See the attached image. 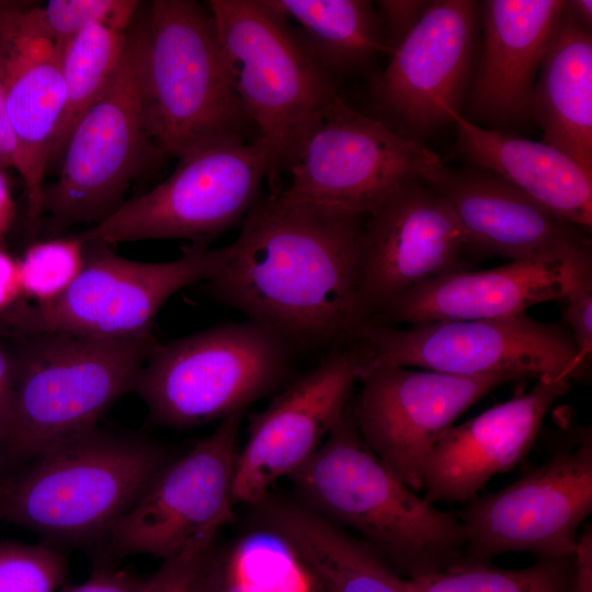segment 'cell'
<instances>
[{
  "label": "cell",
  "instance_id": "obj_40",
  "mask_svg": "<svg viewBox=\"0 0 592 592\" xmlns=\"http://www.w3.org/2000/svg\"><path fill=\"white\" fill-rule=\"evenodd\" d=\"M22 297L18 260L0 248V317Z\"/></svg>",
  "mask_w": 592,
  "mask_h": 592
},
{
  "label": "cell",
  "instance_id": "obj_28",
  "mask_svg": "<svg viewBox=\"0 0 592 592\" xmlns=\"http://www.w3.org/2000/svg\"><path fill=\"white\" fill-rule=\"evenodd\" d=\"M126 33L107 25H93L62 49L65 105L50 143L48 170L59 167L75 127L114 79L124 53Z\"/></svg>",
  "mask_w": 592,
  "mask_h": 592
},
{
  "label": "cell",
  "instance_id": "obj_34",
  "mask_svg": "<svg viewBox=\"0 0 592 592\" xmlns=\"http://www.w3.org/2000/svg\"><path fill=\"white\" fill-rule=\"evenodd\" d=\"M562 323L577 351V363L584 375L592 355V276L574 285L561 299Z\"/></svg>",
  "mask_w": 592,
  "mask_h": 592
},
{
  "label": "cell",
  "instance_id": "obj_37",
  "mask_svg": "<svg viewBox=\"0 0 592 592\" xmlns=\"http://www.w3.org/2000/svg\"><path fill=\"white\" fill-rule=\"evenodd\" d=\"M148 584L149 578L144 579L126 570L100 565L87 581L65 584L60 592H147Z\"/></svg>",
  "mask_w": 592,
  "mask_h": 592
},
{
  "label": "cell",
  "instance_id": "obj_14",
  "mask_svg": "<svg viewBox=\"0 0 592 592\" xmlns=\"http://www.w3.org/2000/svg\"><path fill=\"white\" fill-rule=\"evenodd\" d=\"M244 412L230 414L172 459L104 538L112 558H169L193 540L217 535L232 520L237 435Z\"/></svg>",
  "mask_w": 592,
  "mask_h": 592
},
{
  "label": "cell",
  "instance_id": "obj_43",
  "mask_svg": "<svg viewBox=\"0 0 592 592\" xmlns=\"http://www.w3.org/2000/svg\"><path fill=\"white\" fill-rule=\"evenodd\" d=\"M13 217L14 202L3 170H0V238L9 229Z\"/></svg>",
  "mask_w": 592,
  "mask_h": 592
},
{
  "label": "cell",
  "instance_id": "obj_2",
  "mask_svg": "<svg viewBox=\"0 0 592 592\" xmlns=\"http://www.w3.org/2000/svg\"><path fill=\"white\" fill-rule=\"evenodd\" d=\"M301 504L360 533L400 578L463 559L466 530L409 488L362 439L352 403L312 456L288 477Z\"/></svg>",
  "mask_w": 592,
  "mask_h": 592
},
{
  "label": "cell",
  "instance_id": "obj_5",
  "mask_svg": "<svg viewBox=\"0 0 592 592\" xmlns=\"http://www.w3.org/2000/svg\"><path fill=\"white\" fill-rule=\"evenodd\" d=\"M229 82L270 147L277 177L340 96L292 23L270 0H209Z\"/></svg>",
  "mask_w": 592,
  "mask_h": 592
},
{
  "label": "cell",
  "instance_id": "obj_23",
  "mask_svg": "<svg viewBox=\"0 0 592 592\" xmlns=\"http://www.w3.org/2000/svg\"><path fill=\"white\" fill-rule=\"evenodd\" d=\"M430 185L478 254L511 261L545 255L592 258L587 230L557 217L492 172L445 168Z\"/></svg>",
  "mask_w": 592,
  "mask_h": 592
},
{
  "label": "cell",
  "instance_id": "obj_15",
  "mask_svg": "<svg viewBox=\"0 0 592 592\" xmlns=\"http://www.w3.org/2000/svg\"><path fill=\"white\" fill-rule=\"evenodd\" d=\"M523 378L511 373L459 376L403 366L367 368L352 403L366 445L409 488L423 487L426 457L442 433L496 388Z\"/></svg>",
  "mask_w": 592,
  "mask_h": 592
},
{
  "label": "cell",
  "instance_id": "obj_9",
  "mask_svg": "<svg viewBox=\"0 0 592 592\" xmlns=\"http://www.w3.org/2000/svg\"><path fill=\"white\" fill-rule=\"evenodd\" d=\"M178 159L162 182L77 237L106 246L150 239L209 244L243 223L265 179H278L273 153L260 137L204 144Z\"/></svg>",
  "mask_w": 592,
  "mask_h": 592
},
{
  "label": "cell",
  "instance_id": "obj_8",
  "mask_svg": "<svg viewBox=\"0 0 592 592\" xmlns=\"http://www.w3.org/2000/svg\"><path fill=\"white\" fill-rule=\"evenodd\" d=\"M146 13L130 24L110 87L83 115L66 145L55 182L44 186L42 210L53 229L96 224L125 201L129 185L166 157L146 123L143 59Z\"/></svg>",
  "mask_w": 592,
  "mask_h": 592
},
{
  "label": "cell",
  "instance_id": "obj_39",
  "mask_svg": "<svg viewBox=\"0 0 592 592\" xmlns=\"http://www.w3.org/2000/svg\"><path fill=\"white\" fill-rule=\"evenodd\" d=\"M572 591L592 592V527L585 526L574 546Z\"/></svg>",
  "mask_w": 592,
  "mask_h": 592
},
{
  "label": "cell",
  "instance_id": "obj_11",
  "mask_svg": "<svg viewBox=\"0 0 592 592\" xmlns=\"http://www.w3.org/2000/svg\"><path fill=\"white\" fill-rule=\"evenodd\" d=\"M353 342L361 351L363 372L403 366L459 376L511 373L523 378L563 377L571 382L585 376L563 323L544 322L526 312L405 328L369 322Z\"/></svg>",
  "mask_w": 592,
  "mask_h": 592
},
{
  "label": "cell",
  "instance_id": "obj_4",
  "mask_svg": "<svg viewBox=\"0 0 592 592\" xmlns=\"http://www.w3.org/2000/svg\"><path fill=\"white\" fill-rule=\"evenodd\" d=\"M16 384L2 467L19 469L50 447L96 426L134 391L152 334L101 338L71 333L20 337Z\"/></svg>",
  "mask_w": 592,
  "mask_h": 592
},
{
  "label": "cell",
  "instance_id": "obj_10",
  "mask_svg": "<svg viewBox=\"0 0 592 592\" xmlns=\"http://www.w3.org/2000/svg\"><path fill=\"white\" fill-rule=\"evenodd\" d=\"M84 263L57 297L16 305L0 323L19 337L71 333L101 338L151 334L164 303L181 288L214 276L229 258V244L192 243L166 262H141L109 246L84 243Z\"/></svg>",
  "mask_w": 592,
  "mask_h": 592
},
{
  "label": "cell",
  "instance_id": "obj_13",
  "mask_svg": "<svg viewBox=\"0 0 592 592\" xmlns=\"http://www.w3.org/2000/svg\"><path fill=\"white\" fill-rule=\"evenodd\" d=\"M576 431L542 465L497 492L477 494L454 513L466 530L463 559L573 555L579 526L592 511L591 426Z\"/></svg>",
  "mask_w": 592,
  "mask_h": 592
},
{
  "label": "cell",
  "instance_id": "obj_33",
  "mask_svg": "<svg viewBox=\"0 0 592 592\" xmlns=\"http://www.w3.org/2000/svg\"><path fill=\"white\" fill-rule=\"evenodd\" d=\"M217 535L197 538L178 554L163 559L149 578L147 592H205Z\"/></svg>",
  "mask_w": 592,
  "mask_h": 592
},
{
  "label": "cell",
  "instance_id": "obj_42",
  "mask_svg": "<svg viewBox=\"0 0 592 592\" xmlns=\"http://www.w3.org/2000/svg\"><path fill=\"white\" fill-rule=\"evenodd\" d=\"M562 12L579 26L592 30V1L567 0L562 2Z\"/></svg>",
  "mask_w": 592,
  "mask_h": 592
},
{
  "label": "cell",
  "instance_id": "obj_36",
  "mask_svg": "<svg viewBox=\"0 0 592 592\" xmlns=\"http://www.w3.org/2000/svg\"><path fill=\"white\" fill-rule=\"evenodd\" d=\"M429 2L425 0L376 1L377 12L391 53L417 25Z\"/></svg>",
  "mask_w": 592,
  "mask_h": 592
},
{
  "label": "cell",
  "instance_id": "obj_38",
  "mask_svg": "<svg viewBox=\"0 0 592 592\" xmlns=\"http://www.w3.org/2000/svg\"><path fill=\"white\" fill-rule=\"evenodd\" d=\"M16 384V360L14 352L0 340V448L4 444L12 418Z\"/></svg>",
  "mask_w": 592,
  "mask_h": 592
},
{
  "label": "cell",
  "instance_id": "obj_32",
  "mask_svg": "<svg viewBox=\"0 0 592 592\" xmlns=\"http://www.w3.org/2000/svg\"><path fill=\"white\" fill-rule=\"evenodd\" d=\"M139 7L135 0H50L38 7V14L62 53L73 37L93 25L127 31Z\"/></svg>",
  "mask_w": 592,
  "mask_h": 592
},
{
  "label": "cell",
  "instance_id": "obj_30",
  "mask_svg": "<svg viewBox=\"0 0 592 592\" xmlns=\"http://www.w3.org/2000/svg\"><path fill=\"white\" fill-rule=\"evenodd\" d=\"M84 253L77 236L32 243L18 260L22 297L43 303L60 295L81 271Z\"/></svg>",
  "mask_w": 592,
  "mask_h": 592
},
{
  "label": "cell",
  "instance_id": "obj_17",
  "mask_svg": "<svg viewBox=\"0 0 592 592\" xmlns=\"http://www.w3.org/2000/svg\"><path fill=\"white\" fill-rule=\"evenodd\" d=\"M471 247L440 194L413 181L363 217L360 294L372 322L413 287L443 275L468 271Z\"/></svg>",
  "mask_w": 592,
  "mask_h": 592
},
{
  "label": "cell",
  "instance_id": "obj_12",
  "mask_svg": "<svg viewBox=\"0 0 592 592\" xmlns=\"http://www.w3.org/2000/svg\"><path fill=\"white\" fill-rule=\"evenodd\" d=\"M441 157L340 95L286 168L288 196L364 217L407 184L432 183Z\"/></svg>",
  "mask_w": 592,
  "mask_h": 592
},
{
  "label": "cell",
  "instance_id": "obj_44",
  "mask_svg": "<svg viewBox=\"0 0 592 592\" xmlns=\"http://www.w3.org/2000/svg\"><path fill=\"white\" fill-rule=\"evenodd\" d=\"M1 470H2V464H1V458H0V485H1V481H2Z\"/></svg>",
  "mask_w": 592,
  "mask_h": 592
},
{
  "label": "cell",
  "instance_id": "obj_26",
  "mask_svg": "<svg viewBox=\"0 0 592 592\" xmlns=\"http://www.w3.org/2000/svg\"><path fill=\"white\" fill-rule=\"evenodd\" d=\"M532 121L543 132L540 141L592 175V31L562 11L538 71Z\"/></svg>",
  "mask_w": 592,
  "mask_h": 592
},
{
  "label": "cell",
  "instance_id": "obj_16",
  "mask_svg": "<svg viewBox=\"0 0 592 592\" xmlns=\"http://www.w3.org/2000/svg\"><path fill=\"white\" fill-rule=\"evenodd\" d=\"M479 4L433 0L372 81L380 111L414 136L434 133L460 112L475 72Z\"/></svg>",
  "mask_w": 592,
  "mask_h": 592
},
{
  "label": "cell",
  "instance_id": "obj_24",
  "mask_svg": "<svg viewBox=\"0 0 592 592\" xmlns=\"http://www.w3.org/2000/svg\"><path fill=\"white\" fill-rule=\"evenodd\" d=\"M456 152L471 167L506 180L562 220L592 228V175L561 150L504 129L487 128L449 112Z\"/></svg>",
  "mask_w": 592,
  "mask_h": 592
},
{
  "label": "cell",
  "instance_id": "obj_22",
  "mask_svg": "<svg viewBox=\"0 0 592 592\" xmlns=\"http://www.w3.org/2000/svg\"><path fill=\"white\" fill-rule=\"evenodd\" d=\"M563 0H487L479 4L482 42L463 116L489 128L524 126L542 61Z\"/></svg>",
  "mask_w": 592,
  "mask_h": 592
},
{
  "label": "cell",
  "instance_id": "obj_1",
  "mask_svg": "<svg viewBox=\"0 0 592 592\" xmlns=\"http://www.w3.org/2000/svg\"><path fill=\"white\" fill-rule=\"evenodd\" d=\"M362 221L272 190L248 213L207 289L294 349L350 343L371 322L360 294Z\"/></svg>",
  "mask_w": 592,
  "mask_h": 592
},
{
  "label": "cell",
  "instance_id": "obj_46",
  "mask_svg": "<svg viewBox=\"0 0 592 592\" xmlns=\"http://www.w3.org/2000/svg\"><path fill=\"white\" fill-rule=\"evenodd\" d=\"M320 592V591H319Z\"/></svg>",
  "mask_w": 592,
  "mask_h": 592
},
{
  "label": "cell",
  "instance_id": "obj_29",
  "mask_svg": "<svg viewBox=\"0 0 592 592\" xmlns=\"http://www.w3.org/2000/svg\"><path fill=\"white\" fill-rule=\"evenodd\" d=\"M573 558H537L522 569H503L491 562L462 559L440 571L400 578L402 592H571Z\"/></svg>",
  "mask_w": 592,
  "mask_h": 592
},
{
  "label": "cell",
  "instance_id": "obj_19",
  "mask_svg": "<svg viewBox=\"0 0 592 592\" xmlns=\"http://www.w3.org/2000/svg\"><path fill=\"white\" fill-rule=\"evenodd\" d=\"M61 50L44 27L38 7L0 2V77L14 143L13 168L27 200L34 236L43 216L50 143L65 105Z\"/></svg>",
  "mask_w": 592,
  "mask_h": 592
},
{
  "label": "cell",
  "instance_id": "obj_18",
  "mask_svg": "<svg viewBox=\"0 0 592 592\" xmlns=\"http://www.w3.org/2000/svg\"><path fill=\"white\" fill-rule=\"evenodd\" d=\"M364 361L354 342L328 350L261 412L250 417L248 440L237 454L235 503L257 504L320 447L350 405Z\"/></svg>",
  "mask_w": 592,
  "mask_h": 592
},
{
  "label": "cell",
  "instance_id": "obj_35",
  "mask_svg": "<svg viewBox=\"0 0 592 592\" xmlns=\"http://www.w3.org/2000/svg\"><path fill=\"white\" fill-rule=\"evenodd\" d=\"M205 592H259L248 574L238 545L215 551Z\"/></svg>",
  "mask_w": 592,
  "mask_h": 592
},
{
  "label": "cell",
  "instance_id": "obj_20",
  "mask_svg": "<svg viewBox=\"0 0 592 592\" xmlns=\"http://www.w3.org/2000/svg\"><path fill=\"white\" fill-rule=\"evenodd\" d=\"M592 276V258L545 255L489 270L462 271L426 281L390 303L372 322L396 326L494 319L561 299Z\"/></svg>",
  "mask_w": 592,
  "mask_h": 592
},
{
  "label": "cell",
  "instance_id": "obj_41",
  "mask_svg": "<svg viewBox=\"0 0 592 592\" xmlns=\"http://www.w3.org/2000/svg\"><path fill=\"white\" fill-rule=\"evenodd\" d=\"M14 143L4 111L3 90L0 77V170L13 168Z\"/></svg>",
  "mask_w": 592,
  "mask_h": 592
},
{
  "label": "cell",
  "instance_id": "obj_45",
  "mask_svg": "<svg viewBox=\"0 0 592 592\" xmlns=\"http://www.w3.org/2000/svg\"><path fill=\"white\" fill-rule=\"evenodd\" d=\"M1 519H2V513H1V511H0V520H1Z\"/></svg>",
  "mask_w": 592,
  "mask_h": 592
},
{
  "label": "cell",
  "instance_id": "obj_3",
  "mask_svg": "<svg viewBox=\"0 0 592 592\" xmlns=\"http://www.w3.org/2000/svg\"><path fill=\"white\" fill-rule=\"evenodd\" d=\"M171 460L153 440L94 426L2 478V519L57 544L104 540Z\"/></svg>",
  "mask_w": 592,
  "mask_h": 592
},
{
  "label": "cell",
  "instance_id": "obj_21",
  "mask_svg": "<svg viewBox=\"0 0 592 592\" xmlns=\"http://www.w3.org/2000/svg\"><path fill=\"white\" fill-rule=\"evenodd\" d=\"M571 383L563 377L537 379L531 390L445 430L424 464V498L434 504L465 503L491 477L513 468L528 453L545 415Z\"/></svg>",
  "mask_w": 592,
  "mask_h": 592
},
{
  "label": "cell",
  "instance_id": "obj_27",
  "mask_svg": "<svg viewBox=\"0 0 592 592\" xmlns=\"http://www.w3.org/2000/svg\"><path fill=\"white\" fill-rule=\"evenodd\" d=\"M333 78L357 73L390 56L382 20L367 0H270Z\"/></svg>",
  "mask_w": 592,
  "mask_h": 592
},
{
  "label": "cell",
  "instance_id": "obj_25",
  "mask_svg": "<svg viewBox=\"0 0 592 592\" xmlns=\"http://www.w3.org/2000/svg\"><path fill=\"white\" fill-rule=\"evenodd\" d=\"M254 506L263 527L293 548L320 592H402L398 576L369 545L304 504L267 496Z\"/></svg>",
  "mask_w": 592,
  "mask_h": 592
},
{
  "label": "cell",
  "instance_id": "obj_7",
  "mask_svg": "<svg viewBox=\"0 0 592 592\" xmlns=\"http://www.w3.org/2000/svg\"><path fill=\"white\" fill-rule=\"evenodd\" d=\"M295 349L250 319L157 343L134 391L153 422L185 429L244 412L288 376Z\"/></svg>",
  "mask_w": 592,
  "mask_h": 592
},
{
  "label": "cell",
  "instance_id": "obj_31",
  "mask_svg": "<svg viewBox=\"0 0 592 592\" xmlns=\"http://www.w3.org/2000/svg\"><path fill=\"white\" fill-rule=\"evenodd\" d=\"M67 574L56 546L0 542V592H55Z\"/></svg>",
  "mask_w": 592,
  "mask_h": 592
},
{
  "label": "cell",
  "instance_id": "obj_6",
  "mask_svg": "<svg viewBox=\"0 0 592 592\" xmlns=\"http://www.w3.org/2000/svg\"><path fill=\"white\" fill-rule=\"evenodd\" d=\"M143 99L148 130L164 156L204 144L252 140L213 16L193 0H155L147 11ZM257 138V137H255Z\"/></svg>",
  "mask_w": 592,
  "mask_h": 592
}]
</instances>
